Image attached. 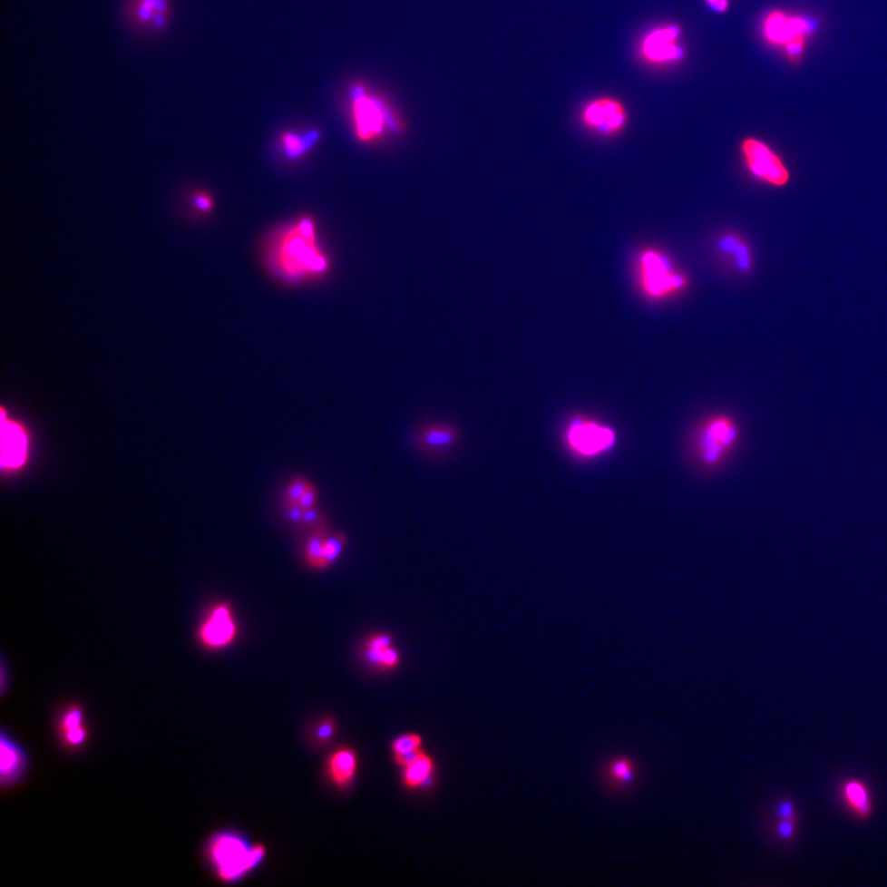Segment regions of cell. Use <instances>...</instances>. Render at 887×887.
<instances>
[{"label": "cell", "mask_w": 887, "mask_h": 887, "mask_svg": "<svg viewBox=\"0 0 887 887\" xmlns=\"http://www.w3.org/2000/svg\"><path fill=\"white\" fill-rule=\"evenodd\" d=\"M273 264L278 273L292 281L325 275L328 258L318 244L314 221L302 219L288 226L275 243Z\"/></svg>", "instance_id": "1"}, {"label": "cell", "mask_w": 887, "mask_h": 887, "mask_svg": "<svg viewBox=\"0 0 887 887\" xmlns=\"http://www.w3.org/2000/svg\"><path fill=\"white\" fill-rule=\"evenodd\" d=\"M267 857V848L252 844L243 834L221 830L210 835L204 847L206 865L222 883H236L253 872Z\"/></svg>", "instance_id": "2"}, {"label": "cell", "mask_w": 887, "mask_h": 887, "mask_svg": "<svg viewBox=\"0 0 887 887\" xmlns=\"http://www.w3.org/2000/svg\"><path fill=\"white\" fill-rule=\"evenodd\" d=\"M348 109L354 135L360 142H379L404 133L405 123L394 105L366 84L356 82L350 85Z\"/></svg>", "instance_id": "3"}, {"label": "cell", "mask_w": 887, "mask_h": 887, "mask_svg": "<svg viewBox=\"0 0 887 887\" xmlns=\"http://www.w3.org/2000/svg\"><path fill=\"white\" fill-rule=\"evenodd\" d=\"M639 283L651 297H665L687 287V278L673 270L668 258L657 250H646L638 260Z\"/></svg>", "instance_id": "4"}, {"label": "cell", "mask_w": 887, "mask_h": 887, "mask_svg": "<svg viewBox=\"0 0 887 887\" xmlns=\"http://www.w3.org/2000/svg\"><path fill=\"white\" fill-rule=\"evenodd\" d=\"M742 154L749 173L757 180L775 188H783L789 183L790 171L782 158L762 141L745 140L742 142Z\"/></svg>", "instance_id": "5"}, {"label": "cell", "mask_w": 887, "mask_h": 887, "mask_svg": "<svg viewBox=\"0 0 887 887\" xmlns=\"http://www.w3.org/2000/svg\"><path fill=\"white\" fill-rule=\"evenodd\" d=\"M239 627L231 609L226 605H219L206 615L198 631L200 645L210 652H219L229 648L236 641Z\"/></svg>", "instance_id": "6"}, {"label": "cell", "mask_w": 887, "mask_h": 887, "mask_svg": "<svg viewBox=\"0 0 887 887\" xmlns=\"http://www.w3.org/2000/svg\"><path fill=\"white\" fill-rule=\"evenodd\" d=\"M615 433L609 426L596 422L574 421L567 431V443L574 453L591 457L608 452L615 444Z\"/></svg>", "instance_id": "7"}, {"label": "cell", "mask_w": 887, "mask_h": 887, "mask_svg": "<svg viewBox=\"0 0 887 887\" xmlns=\"http://www.w3.org/2000/svg\"><path fill=\"white\" fill-rule=\"evenodd\" d=\"M738 439L737 425L728 417L711 419L700 433L699 450L701 459L709 465L721 462L734 448Z\"/></svg>", "instance_id": "8"}, {"label": "cell", "mask_w": 887, "mask_h": 887, "mask_svg": "<svg viewBox=\"0 0 887 887\" xmlns=\"http://www.w3.org/2000/svg\"><path fill=\"white\" fill-rule=\"evenodd\" d=\"M680 29L676 25H663L649 31L642 40L639 53L645 61L652 64H670L682 60L684 51L678 44Z\"/></svg>", "instance_id": "9"}, {"label": "cell", "mask_w": 887, "mask_h": 887, "mask_svg": "<svg viewBox=\"0 0 887 887\" xmlns=\"http://www.w3.org/2000/svg\"><path fill=\"white\" fill-rule=\"evenodd\" d=\"M582 122L584 126L600 135L613 136L627 125L628 112L617 99L600 98L584 106Z\"/></svg>", "instance_id": "10"}, {"label": "cell", "mask_w": 887, "mask_h": 887, "mask_svg": "<svg viewBox=\"0 0 887 887\" xmlns=\"http://www.w3.org/2000/svg\"><path fill=\"white\" fill-rule=\"evenodd\" d=\"M0 782L3 790L13 789L26 775L30 758L26 749L5 728L0 737Z\"/></svg>", "instance_id": "11"}, {"label": "cell", "mask_w": 887, "mask_h": 887, "mask_svg": "<svg viewBox=\"0 0 887 887\" xmlns=\"http://www.w3.org/2000/svg\"><path fill=\"white\" fill-rule=\"evenodd\" d=\"M56 732L62 747L67 751H79L88 744L91 735H89L85 711L82 705L70 704L60 711L56 721Z\"/></svg>", "instance_id": "12"}, {"label": "cell", "mask_w": 887, "mask_h": 887, "mask_svg": "<svg viewBox=\"0 0 887 887\" xmlns=\"http://www.w3.org/2000/svg\"><path fill=\"white\" fill-rule=\"evenodd\" d=\"M170 13V0H130V22L148 33H163L168 26Z\"/></svg>", "instance_id": "13"}, {"label": "cell", "mask_w": 887, "mask_h": 887, "mask_svg": "<svg viewBox=\"0 0 887 887\" xmlns=\"http://www.w3.org/2000/svg\"><path fill=\"white\" fill-rule=\"evenodd\" d=\"M27 455V438L22 426L13 422L3 421L2 424V465L9 470L19 469L25 463Z\"/></svg>", "instance_id": "14"}, {"label": "cell", "mask_w": 887, "mask_h": 887, "mask_svg": "<svg viewBox=\"0 0 887 887\" xmlns=\"http://www.w3.org/2000/svg\"><path fill=\"white\" fill-rule=\"evenodd\" d=\"M811 31L810 23L801 18H789L783 13L770 14L765 20V33L770 43L787 44L797 36L807 35Z\"/></svg>", "instance_id": "15"}, {"label": "cell", "mask_w": 887, "mask_h": 887, "mask_svg": "<svg viewBox=\"0 0 887 887\" xmlns=\"http://www.w3.org/2000/svg\"><path fill=\"white\" fill-rule=\"evenodd\" d=\"M319 140L321 132L317 129L285 131L278 137V146L288 160H300L317 146Z\"/></svg>", "instance_id": "16"}, {"label": "cell", "mask_w": 887, "mask_h": 887, "mask_svg": "<svg viewBox=\"0 0 887 887\" xmlns=\"http://www.w3.org/2000/svg\"><path fill=\"white\" fill-rule=\"evenodd\" d=\"M459 432L452 424L423 426L418 433V445L426 453H445L456 445Z\"/></svg>", "instance_id": "17"}, {"label": "cell", "mask_w": 887, "mask_h": 887, "mask_svg": "<svg viewBox=\"0 0 887 887\" xmlns=\"http://www.w3.org/2000/svg\"><path fill=\"white\" fill-rule=\"evenodd\" d=\"M356 755L349 748L333 753L328 762V775L332 782L340 787L348 786L356 773Z\"/></svg>", "instance_id": "18"}, {"label": "cell", "mask_w": 887, "mask_h": 887, "mask_svg": "<svg viewBox=\"0 0 887 887\" xmlns=\"http://www.w3.org/2000/svg\"><path fill=\"white\" fill-rule=\"evenodd\" d=\"M717 249L724 256L731 257L735 267L741 273H749L753 268L751 249L741 237L727 233L717 240Z\"/></svg>", "instance_id": "19"}, {"label": "cell", "mask_w": 887, "mask_h": 887, "mask_svg": "<svg viewBox=\"0 0 887 887\" xmlns=\"http://www.w3.org/2000/svg\"><path fill=\"white\" fill-rule=\"evenodd\" d=\"M366 652L370 661L376 663L381 668L392 669L400 662L396 649L391 648V638L385 634L371 636L367 639Z\"/></svg>", "instance_id": "20"}, {"label": "cell", "mask_w": 887, "mask_h": 887, "mask_svg": "<svg viewBox=\"0 0 887 887\" xmlns=\"http://www.w3.org/2000/svg\"><path fill=\"white\" fill-rule=\"evenodd\" d=\"M434 763L433 759L426 755L424 752L414 762L405 766L404 783L408 789H418L424 785L433 775Z\"/></svg>", "instance_id": "21"}, {"label": "cell", "mask_w": 887, "mask_h": 887, "mask_svg": "<svg viewBox=\"0 0 887 887\" xmlns=\"http://www.w3.org/2000/svg\"><path fill=\"white\" fill-rule=\"evenodd\" d=\"M844 799L847 800L849 807L855 811L859 816H868L872 804L868 790L859 782H849L844 786Z\"/></svg>", "instance_id": "22"}, {"label": "cell", "mask_w": 887, "mask_h": 887, "mask_svg": "<svg viewBox=\"0 0 887 887\" xmlns=\"http://www.w3.org/2000/svg\"><path fill=\"white\" fill-rule=\"evenodd\" d=\"M328 536L323 531H315L306 542V562L311 569L321 570L323 555Z\"/></svg>", "instance_id": "23"}, {"label": "cell", "mask_w": 887, "mask_h": 887, "mask_svg": "<svg viewBox=\"0 0 887 887\" xmlns=\"http://www.w3.org/2000/svg\"><path fill=\"white\" fill-rule=\"evenodd\" d=\"M346 545V536L342 534V532L328 536L326 542L325 555H323L321 570L328 569L329 566H332L339 559Z\"/></svg>", "instance_id": "24"}, {"label": "cell", "mask_w": 887, "mask_h": 887, "mask_svg": "<svg viewBox=\"0 0 887 887\" xmlns=\"http://www.w3.org/2000/svg\"><path fill=\"white\" fill-rule=\"evenodd\" d=\"M422 737L417 734H408L401 736L397 739H395L394 744H392V751L394 755H405V753L421 751L422 748Z\"/></svg>", "instance_id": "25"}, {"label": "cell", "mask_w": 887, "mask_h": 887, "mask_svg": "<svg viewBox=\"0 0 887 887\" xmlns=\"http://www.w3.org/2000/svg\"><path fill=\"white\" fill-rule=\"evenodd\" d=\"M309 484H311V482H309L308 480L304 479V477H297V479L292 481V482L288 484L287 490L288 503H297V502L300 501L302 494H304L306 490H307Z\"/></svg>", "instance_id": "26"}, {"label": "cell", "mask_w": 887, "mask_h": 887, "mask_svg": "<svg viewBox=\"0 0 887 887\" xmlns=\"http://www.w3.org/2000/svg\"><path fill=\"white\" fill-rule=\"evenodd\" d=\"M317 488L311 483L309 484L307 490H306L305 493L302 494V497L300 498V501L297 502V504L306 511V509L316 507V504H317Z\"/></svg>", "instance_id": "27"}, {"label": "cell", "mask_w": 887, "mask_h": 887, "mask_svg": "<svg viewBox=\"0 0 887 887\" xmlns=\"http://www.w3.org/2000/svg\"><path fill=\"white\" fill-rule=\"evenodd\" d=\"M288 519L294 524L304 522L305 509H302L297 503H288Z\"/></svg>", "instance_id": "28"}, {"label": "cell", "mask_w": 887, "mask_h": 887, "mask_svg": "<svg viewBox=\"0 0 887 887\" xmlns=\"http://www.w3.org/2000/svg\"><path fill=\"white\" fill-rule=\"evenodd\" d=\"M803 48H804L803 36H797L795 37V39H793L792 41H790L789 44H786L787 54H789V56L794 58V60H795V58L800 57L801 53H803Z\"/></svg>", "instance_id": "29"}, {"label": "cell", "mask_w": 887, "mask_h": 887, "mask_svg": "<svg viewBox=\"0 0 887 887\" xmlns=\"http://www.w3.org/2000/svg\"><path fill=\"white\" fill-rule=\"evenodd\" d=\"M614 773L617 775L618 778L622 780V782H629L632 779V770L630 765L625 762H619L613 766Z\"/></svg>", "instance_id": "30"}, {"label": "cell", "mask_w": 887, "mask_h": 887, "mask_svg": "<svg viewBox=\"0 0 887 887\" xmlns=\"http://www.w3.org/2000/svg\"><path fill=\"white\" fill-rule=\"evenodd\" d=\"M321 519H322V513L321 512L318 511L317 508L314 507V508L306 509L304 514V524L316 525L318 524L319 521H321Z\"/></svg>", "instance_id": "31"}, {"label": "cell", "mask_w": 887, "mask_h": 887, "mask_svg": "<svg viewBox=\"0 0 887 887\" xmlns=\"http://www.w3.org/2000/svg\"><path fill=\"white\" fill-rule=\"evenodd\" d=\"M422 753L423 751L421 749V751H417V752L405 753V755H395V762H396L398 765L404 766V768H405V766L411 765L412 762H414L415 759H417L419 755H422Z\"/></svg>", "instance_id": "32"}, {"label": "cell", "mask_w": 887, "mask_h": 887, "mask_svg": "<svg viewBox=\"0 0 887 887\" xmlns=\"http://www.w3.org/2000/svg\"><path fill=\"white\" fill-rule=\"evenodd\" d=\"M778 833L783 840H790L794 833L792 820H784L783 823L780 824Z\"/></svg>", "instance_id": "33"}, {"label": "cell", "mask_w": 887, "mask_h": 887, "mask_svg": "<svg viewBox=\"0 0 887 887\" xmlns=\"http://www.w3.org/2000/svg\"><path fill=\"white\" fill-rule=\"evenodd\" d=\"M779 814L783 820H793L794 807L790 803H784L779 806Z\"/></svg>", "instance_id": "34"}, {"label": "cell", "mask_w": 887, "mask_h": 887, "mask_svg": "<svg viewBox=\"0 0 887 887\" xmlns=\"http://www.w3.org/2000/svg\"><path fill=\"white\" fill-rule=\"evenodd\" d=\"M707 5L715 10V12H725L728 8L727 0H707Z\"/></svg>", "instance_id": "35"}, {"label": "cell", "mask_w": 887, "mask_h": 887, "mask_svg": "<svg viewBox=\"0 0 887 887\" xmlns=\"http://www.w3.org/2000/svg\"><path fill=\"white\" fill-rule=\"evenodd\" d=\"M195 205L198 206L199 209L204 210V211H209V210L211 209V201H210V199L206 198V196H198V198L195 199Z\"/></svg>", "instance_id": "36"}]
</instances>
